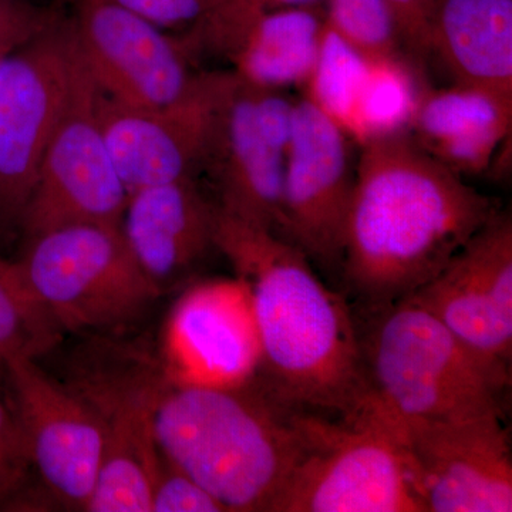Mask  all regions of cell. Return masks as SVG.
<instances>
[{
  "label": "cell",
  "instance_id": "8",
  "mask_svg": "<svg viewBox=\"0 0 512 512\" xmlns=\"http://www.w3.org/2000/svg\"><path fill=\"white\" fill-rule=\"evenodd\" d=\"M77 66L73 23L57 19L0 59V235L20 227Z\"/></svg>",
  "mask_w": 512,
  "mask_h": 512
},
{
  "label": "cell",
  "instance_id": "6",
  "mask_svg": "<svg viewBox=\"0 0 512 512\" xmlns=\"http://www.w3.org/2000/svg\"><path fill=\"white\" fill-rule=\"evenodd\" d=\"M67 384L92 407L103 429V458L86 511L150 512L163 461L156 414L171 384L163 360L137 346L93 343Z\"/></svg>",
  "mask_w": 512,
  "mask_h": 512
},
{
  "label": "cell",
  "instance_id": "19",
  "mask_svg": "<svg viewBox=\"0 0 512 512\" xmlns=\"http://www.w3.org/2000/svg\"><path fill=\"white\" fill-rule=\"evenodd\" d=\"M323 29L312 8L276 9L212 29L202 46L227 56L232 73L248 86L284 90L308 82Z\"/></svg>",
  "mask_w": 512,
  "mask_h": 512
},
{
  "label": "cell",
  "instance_id": "5",
  "mask_svg": "<svg viewBox=\"0 0 512 512\" xmlns=\"http://www.w3.org/2000/svg\"><path fill=\"white\" fill-rule=\"evenodd\" d=\"M293 419L298 456L272 512H426L396 426L370 394L353 414Z\"/></svg>",
  "mask_w": 512,
  "mask_h": 512
},
{
  "label": "cell",
  "instance_id": "27",
  "mask_svg": "<svg viewBox=\"0 0 512 512\" xmlns=\"http://www.w3.org/2000/svg\"><path fill=\"white\" fill-rule=\"evenodd\" d=\"M32 464L15 416L0 400V508L22 501Z\"/></svg>",
  "mask_w": 512,
  "mask_h": 512
},
{
  "label": "cell",
  "instance_id": "23",
  "mask_svg": "<svg viewBox=\"0 0 512 512\" xmlns=\"http://www.w3.org/2000/svg\"><path fill=\"white\" fill-rule=\"evenodd\" d=\"M62 328L23 278L16 261L0 256V362L37 359L53 348Z\"/></svg>",
  "mask_w": 512,
  "mask_h": 512
},
{
  "label": "cell",
  "instance_id": "21",
  "mask_svg": "<svg viewBox=\"0 0 512 512\" xmlns=\"http://www.w3.org/2000/svg\"><path fill=\"white\" fill-rule=\"evenodd\" d=\"M430 56L454 83L512 97V0H439Z\"/></svg>",
  "mask_w": 512,
  "mask_h": 512
},
{
  "label": "cell",
  "instance_id": "31",
  "mask_svg": "<svg viewBox=\"0 0 512 512\" xmlns=\"http://www.w3.org/2000/svg\"><path fill=\"white\" fill-rule=\"evenodd\" d=\"M254 93L256 117L266 140L286 157L291 143L296 103L282 94V90L256 89Z\"/></svg>",
  "mask_w": 512,
  "mask_h": 512
},
{
  "label": "cell",
  "instance_id": "11",
  "mask_svg": "<svg viewBox=\"0 0 512 512\" xmlns=\"http://www.w3.org/2000/svg\"><path fill=\"white\" fill-rule=\"evenodd\" d=\"M348 138L312 101L296 103L275 234L330 274L342 268L355 187Z\"/></svg>",
  "mask_w": 512,
  "mask_h": 512
},
{
  "label": "cell",
  "instance_id": "30",
  "mask_svg": "<svg viewBox=\"0 0 512 512\" xmlns=\"http://www.w3.org/2000/svg\"><path fill=\"white\" fill-rule=\"evenodd\" d=\"M56 18L29 0H0V59L26 45Z\"/></svg>",
  "mask_w": 512,
  "mask_h": 512
},
{
  "label": "cell",
  "instance_id": "16",
  "mask_svg": "<svg viewBox=\"0 0 512 512\" xmlns=\"http://www.w3.org/2000/svg\"><path fill=\"white\" fill-rule=\"evenodd\" d=\"M161 360L174 384L258 383L261 345L248 285L241 278L211 279L187 289L168 316Z\"/></svg>",
  "mask_w": 512,
  "mask_h": 512
},
{
  "label": "cell",
  "instance_id": "12",
  "mask_svg": "<svg viewBox=\"0 0 512 512\" xmlns=\"http://www.w3.org/2000/svg\"><path fill=\"white\" fill-rule=\"evenodd\" d=\"M12 410L30 464L59 503L86 511L103 458L99 417L67 383L15 357L3 363Z\"/></svg>",
  "mask_w": 512,
  "mask_h": 512
},
{
  "label": "cell",
  "instance_id": "10",
  "mask_svg": "<svg viewBox=\"0 0 512 512\" xmlns=\"http://www.w3.org/2000/svg\"><path fill=\"white\" fill-rule=\"evenodd\" d=\"M390 419L424 511H512L511 446L503 414Z\"/></svg>",
  "mask_w": 512,
  "mask_h": 512
},
{
  "label": "cell",
  "instance_id": "29",
  "mask_svg": "<svg viewBox=\"0 0 512 512\" xmlns=\"http://www.w3.org/2000/svg\"><path fill=\"white\" fill-rule=\"evenodd\" d=\"M402 49L413 59L430 55L431 26L439 0H386Z\"/></svg>",
  "mask_w": 512,
  "mask_h": 512
},
{
  "label": "cell",
  "instance_id": "20",
  "mask_svg": "<svg viewBox=\"0 0 512 512\" xmlns=\"http://www.w3.org/2000/svg\"><path fill=\"white\" fill-rule=\"evenodd\" d=\"M511 123L512 97L454 83L420 94L409 134L427 154L464 177L490 168L510 137Z\"/></svg>",
  "mask_w": 512,
  "mask_h": 512
},
{
  "label": "cell",
  "instance_id": "15",
  "mask_svg": "<svg viewBox=\"0 0 512 512\" xmlns=\"http://www.w3.org/2000/svg\"><path fill=\"white\" fill-rule=\"evenodd\" d=\"M231 82L232 72L200 73L190 92L160 109H130L101 97L104 138L128 195L192 177L204 165Z\"/></svg>",
  "mask_w": 512,
  "mask_h": 512
},
{
  "label": "cell",
  "instance_id": "4",
  "mask_svg": "<svg viewBox=\"0 0 512 512\" xmlns=\"http://www.w3.org/2000/svg\"><path fill=\"white\" fill-rule=\"evenodd\" d=\"M360 313L355 319L367 389L389 416L448 420L503 414L510 380L419 303L404 298Z\"/></svg>",
  "mask_w": 512,
  "mask_h": 512
},
{
  "label": "cell",
  "instance_id": "14",
  "mask_svg": "<svg viewBox=\"0 0 512 512\" xmlns=\"http://www.w3.org/2000/svg\"><path fill=\"white\" fill-rule=\"evenodd\" d=\"M87 72L103 96L130 109H160L197 82L183 42L111 0H80L72 20Z\"/></svg>",
  "mask_w": 512,
  "mask_h": 512
},
{
  "label": "cell",
  "instance_id": "17",
  "mask_svg": "<svg viewBox=\"0 0 512 512\" xmlns=\"http://www.w3.org/2000/svg\"><path fill=\"white\" fill-rule=\"evenodd\" d=\"M218 211L192 177L128 195L121 231L158 291L183 281L217 249Z\"/></svg>",
  "mask_w": 512,
  "mask_h": 512
},
{
  "label": "cell",
  "instance_id": "28",
  "mask_svg": "<svg viewBox=\"0 0 512 512\" xmlns=\"http://www.w3.org/2000/svg\"><path fill=\"white\" fill-rule=\"evenodd\" d=\"M164 30H191L207 18L222 0H111Z\"/></svg>",
  "mask_w": 512,
  "mask_h": 512
},
{
  "label": "cell",
  "instance_id": "32",
  "mask_svg": "<svg viewBox=\"0 0 512 512\" xmlns=\"http://www.w3.org/2000/svg\"><path fill=\"white\" fill-rule=\"evenodd\" d=\"M319 0H222L214 9L221 19H239L259 12L286 8H312Z\"/></svg>",
  "mask_w": 512,
  "mask_h": 512
},
{
  "label": "cell",
  "instance_id": "1",
  "mask_svg": "<svg viewBox=\"0 0 512 512\" xmlns=\"http://www.w3.org/2000/svg\"><path fill=\"white\" fill-rule=\"evenodd\" d=\"M497 211L409 131L366 141L346 225L343 284L360 308L407 298Z\"/></svg>",
  "mask_w": 512,
  "mask_h": 512
},
{
  "label": "cell",
  "instance_id": "7",
  "mask_svg": "<svg viewBox=\"0 0 512 512\" xmlns=\"http://www.w3.org/2000/svg\"><path fill=\"white\" fill-rule=\"evenodd\" d=\"M23 278L69 332H116L140 319L161 292L128 247L121 224L64 225L26 238Z\"/></svg>",
  "mask_w": 512,
  "mask_h": 512
},
{
  "label": "cell",
  "instance_id": "24",
  "mask_svg": "<svg viewBox=\"0 0 512 512\" xmlns=\"http://www.w3.org/2000/svg\"><path fill=\"white\" fill-rule=\"evenodd\" d=\"M369 57L357 52L325 22L318 60L305 87L306 99L350 136ZM350 138V137H349Z\"/></svg>",
  "mask_w": 512,
  "mask_h": 512
},
{
  "label": "cell",
  "instance_id": "2",
  "mask_svg": "<svg viewBox=\"0 0 512 512\" xmlns=\"http://www.w3.org/2000/svg\"><path fill=\"white\" fill-rule=\"evenodd\" d=\"M215 242L251 293L261 345L259 384L293 410L356 413L369 389L348 302L275 232L218 211Z\"/></svg>",
  "mask_w": 512,
  "mask_h": 512
},
{
  "label": "cell",
  "instance_id": "3",
  "mask_svg": "<svg viewBox=\"0 0 512 512\" xmlns=\"http://www.w3.org/2000/svg\"><path fill=\"white\" fill-rule=\"evenodd\" d=\"M293 414L259 383H171L156 414L158 446L225 510L272 512L298 456Z\"/></svg>",
  "mask_w": 512,
  "mask_h": 512
},
{
  "label": "cell",
  "instance_id": "13",
  "mask_svg": "<svg viewBox=\"0 0 512 512\" xmlns=\"http://www.w3.org/2000/svg\"><path fill=\"white\" fill-rule=\"evenodd\" d=\"M511 380L512 220L497 211L427 284L407 296Z\"/></svg>",
  "mask_w": 512,
  "mask_h": 512
},
{
  "label": "cell",
  "instance_id": "9",
  "mask_svg": "<svg viewBox=\"0 0 512 512\" xmlns=\"http://www.w3.org/2000/svg\"><path fill=\"white\" fill-rule=\"evenodd\" d=\"M101 97L79 55L72 92L20 222L25 238L64 225L121 224L128 194L104 138Z\"/></svg>",
  "mask_w": 512,
  "mask_h": 512
},
{
  "label": "cell",
  "instance_id": "25",
  "mask_svg": "<svg viewBox=\"0 0 512 512\" xmlns=\"http://www.w3.org/2000/svg\"><path fill=\"white\" fill-rule=\"evenodd\" d=\"M326 23L369 59L400 55L402 45L386 0H329Z\"/></svg>",
  "mask_w": 512,
  "mask_h": 512
},
{
  "label": "cell",
  "instance_id": "18",
  "mask_svg": "<svg viewBox=\"0 0 512 512\" xmlns=\"http://www.w3.org/2000/svg\"><path fill=\"white\" fill-rule=\"evenodd\" d=\"M204 167L214 180L221 212L252 227L276 231L285 157L262 133L251 86L234 73Z\"/></svg>",
  "mask_w": 512,
  "mask_h": 512
},
{
  "label": "cell",
  "instance_id": "26",
  "mask_svg": "<svg viewBox=\"0 0 512 512\" xmlns=\"http://www.w3.org/2000/svg\"><path fill=\"white\" fill-rule=\"evenodd\" d=\"M150 512H227L217 500L183 468L163 454L151 493Z\"/></svg>",
  "mask_w": 512,
  "mask_h": 512
},
{
  "label": "cell",
  "instance_id": "22",
  "mask_svg": "<svg viewBox=\"0 0 512 512\" xmlns=\"http://www.w3.org/2000/svg\"><path fill=\"white\" fill-rule=\"evenodd\" d=\"M420 94L413 70L402 56L372 57L349 137L362 146L373 138L409 131Z\"/></svg>",
  "mask_w": 512,
  "mask_h": 512
}]
</instances>
